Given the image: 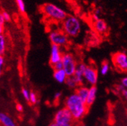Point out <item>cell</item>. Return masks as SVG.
Segmentation results:
<instances>
[{
  "mask_svg": "<svg viewBox=\"0 0 127 126\" xmlns=\"http://www.w3.org/2000/svg\"><path fill=\"white\" fill-rule=\"evenodd\" d=\"M42 11L48 18L57 22H63L68 16L65 10L53 3H45L43 5Z\"/></svg>",
  "mask_w": 127,
  "mask_h": 126,
  "instance_id": "obj_3",
  "label": "cell"
},
{
  "mask_svg": "<svg viewBox=\"0 0 127 126\" xmlns=\"http://www.w3.org/2000/svg\"><path fill=\"white\" fill-rule=\"evenodd\" d=\"M89 87L82 85H79L74 91L79 97V98H80L83 101L86 102L87 97H88V94H89Z\"/></svg>",
  "mask_w": 127,
  "mask_h": 126,
  "instance_id": "obj_15",
  "label": "cell"
},
{
  "mask_svg": "<svg viewBox=\"0 0 127 126\" xmlns=\"http://www.w3.org/2000/svg\"><path fill=\"white\" fill-rule=\"evenodd\" d=\"M77 126H88V125H86V124H80V125H78V124H77Z\"/></svg>",
  "mask_w": 127,
  "mask_h": 126,
  "instance_id": "obj_32",
  "label": "cell"
},
{
  "mask_svg": "<svg viewBox=\"0 0 127 126\" xmlns=\"http://www.w3.org/2000/svg\"><path fill=\"white\" fill-rule=\"evenodd\" d=\"M114 67L120 72H127V54L124 51L114 53L111 57Z\"/></svg>",
  "mask_w": 127,
  "mask_h": 126,
  "instance_id": "obj_7",
  "label": "cell"
},
{
  "mask_svg": "<svg viewBox=\"0 0 127 126\" xmlns=\"http://www.w3.org/2000/svg\"><path fill=\"white\" fill-rule=\"evenodd\" d=\"M61 62L63 64V70L66 72L67 76H73L78 65L74 54L71 52H64Z\"/></svg>",
  "mask_w": 127,
  "mask_h": 126,
  "instance_id": "obj_4",
  "label": "cell"
},
{
  "mask_svg": "<svg viewBox=\"0 0 127 126\" xmlns=\"http://www.w3.org/2000/svg\"><path fill=\"white\" fill-rule=\"evenodd\" d=\"M32 104H36L38 103V98L36 94L33 91H30V101Z\"/></svg>",
  "mask_w": 127,
  "mask_h": 126,
  "instance_id": "obj_21",
  "label": "cell"
},
{
  "mask_svg": "<svg viewBox=\"0 0 127 126\" xmlns=\"http://www.w3.org/2000/svg\"><path fill=\"white\" fill-rule=\"evenodd\" d=\"M97 92H98V88L96 86H90L89 87V94H88V97H87V99L86 101V103L89 107H90L95 103V101L97 97Z\"/></svg>",
  "mask_w": 127,
  "mask_h": 126,
  "instance_id": "obj_13",
  "label": "cell"
},
{
  "mask_svg": "<svg viewBox=\"0 0 127 126\" xmlns=\"http://www.w3.org/2000/svg\"><path fill=\"white\" fill-rule=\"evenodd\" d=\"M16 109H17V111L19 112V113H22L24 111V107L20 103H18L16 105Z\"/></svg>",
  "mask_w": 127,
  "mask_h": 126,
  "instance_id": "obj_28",
  "label": "cell"
},
{
  "mask_svg": "<svg viewBox=\"0 0 127 126\" xmlns=\"http://www.w3.org/2000/svg\"><path fill=\"white\" fill-rule=\"evenodd\" d=\"M49 38L52 45H55L60 48H65L70 44V38L62 29H54L49 33Z\"/></svg>",
  "mask_w": 127,
  "mask_h": 126,
  "instance_id": "obj_5",
  "label": "cell"
},
{
  "mask_svg": "<svg viewBox=\"0 0 127 126\" xmlns=\"http://www.w3.org/2000/svg\"><path fill=\"white\" fill-rule=\"evenodd\" d=\"M120 84H121L125 88L127 89V76H124V77H123V78H121Z\"/></svg>",
  "mask_w": 127,
  "mask_h": 126,
  "instance_id": "obj_25",
  "label": "cell"
},
{
  "mask_svg": "<svg viewBox=\"0 0 127 126\" xmlns=\"http://www.w3.org/2000/svg\"><path fill=\"white\" fill-rule=\"evenodd\" d=\"M53 69L54 70H62L63 69V64H62V62H58L56 64H55L53 67Z\"/></svg>",
  "mask_w": 127,
  "mask_h": 126,
  "instance_id": "obj_24",
  "label": "cell"
},
{
  "mask_svg": "<svg viewBox=\"0 0 127 126\" xmlns=\"http://www.w3.org/2000/svg\"><path fill=\"white\" fill-rule=\"evenodd\" d=\"M64 104V107H66L71 113L76 123L80 122L86 116L89 109L86 102L79 98L75 91L70 94L65 98Z\"/></svg>",
  "mask_w": 127,
  "mask_h": 126,
  "instance_id": "obj_1",
  "label": "cell"
},
{
  "mask_svg": "<svg viewBox=\"0 0 127 126\" xmlns=\"http://www.w3.org/2000/svg\"><path fill=\"white\" fill-rule=\"evenodd\" d=\"M5 22H6V21H5L4 17H3V15H2V12H0V24L4 26V24H5Z\"/></svg>",
  "mask_w": 127,
  "mask_h": 126,
  "instance_id": "obj_30",
  "label": "cell"
},
{
  "mask_svg": "<svg viewBox=\"0 0 127 126\" xmlns=\"http://www.w3.org/2000/svg\"><path fill=\"white\" fill-rule=\"evenodd\" d=\"M116 91H118L120 94H121V96L123 98V99L127 101V89L125 88L121 84L117 85L116 87Z\"/></svg>",
  "mask_w": 127,
  "mask_h": 126,
  "instance_id": "obj_19",
  "label": "cell"
},
{
  "mask_svg": "<svg viewBox=\"0 0 127 126\" xmlns=\"http://www.w3.org/2000/svg\"><path fill=\"white\" fill-rule=\"evenodd\" d=\"M53 77L55 78V80L60 83V84H64L66 82L67 78H68L66 72L62 70H54L53 73Z\"/></svg>",
  "mask_w": 127,
  "mask_h": 126,
  "instance_id": "obj_14",
  "label": "cell"
},
{
  "mask_svg": "<svg viewBox=\"0 0 127 126\" xmlns=\"http://www.w3.org/2000/svg\"><path fill=\"white\" fill-rule=\"evenodd\" d=\"M15 2H16V4H17L18 10L21 13H24L26 11V5H25V2L24 0H15Z\"/></svg>",
  "mask_w": 127,
  "mask_h": 126,
  "instance_id": "obj_20",
  "label": "cell"
},
{
  "mask_svg": "<svg viewBox=\"0 0 127 126\" xmlns=\"http://www.w3.org/2000/svg\"><path fill=\"white\" fill-rule=\"evenodd\" d=\"M66 85L71 90H76L79 86V85L78 84V82H76V80L74 78L73 76H70L67 78L66 80V82H65Z\"/></svg>",
  "mask_w": 127,
  "mask_h": 126,
  "instance_id": "obj_17",
  "label": "cell"
},
{
  "mask_svg": "<svg viewBox=\"0 0 127 126\" xmlns=\"http://www.w3.org/2000/svg\"><path fill=\"white\" fill-rule=\"evenodd\" d=\"M4 68H5V58L4 56L0 55V78L2 76Z\"/></svg>",
  "mask_w": 127,
  "mask_h": 126,
  "instance_id": "obj_23",
  "label": "cell"
},
{
  "mask_svg": "<svg viewBox=\"0 0 127 126\" xmlns=\"http://www.w3.org/2000/svg\"><path fill=\"white\" fill-rule=\"evenodd\" d=\"M8 48L7 38L4 34L0 35V55L4 56Z\"/></svg>",
  "mask_w": 127,
  "mask_h": 126,
  "instance_id": "obj_16",
  "label": "cell"
},
{
  "mask_svg": "<svg viewBox=\"0 0 127 126\" xmlns=\"http://www.w3.org/2000/svg\"><path fill=\"white\" fill-rule=\"evenodd\" d=\"M86 66L87 65L85 64V63H83V62L78 63L76 73L73 75L74 78L76 80V82H78V84L79 85H84L83 84L85 82V81H84V72L86 70Z\"/></svg>",
  "mask_w": 127,
  "mask_h": 126,
  "instance_id": "obj_10",
  "label": "cell"
},
{
  "mask_svg": "<svg viewBox=\"0 0 127 126\" xmlns=\"http://www.w3.org/2000/svg\"><path fill=\"white\" fill-rule=\"evenodd\" d=\"M93 28L95 32L100 35H104L107 33L108 30L107 24L102 19H99L93 22Z\"/></svg>",
  "mask_w": 127,
  "mask_h": 126,
  "instance_id": "obj_11",
  "label": "cell"
},
{
  "mask_svg": "<svg viewBox=\"0 0 127 126\" xmlns=\"http://www.w3.org/2000/svg\"><path fill=\"white\" fill-rule=\"evenodd\" d=\"M2 14L3 17H4V18H5V20L6 22L11 21V15L9 14V13H8L7 11H2Z\"/></svg>",
  "mask_w": 127,
  "mask_h": 126,
  "instance_id": "obj_26",
  "label": "cell"
},
{
  "mask_svg": "<svg viewBox=\"0 0 127 126\" xmlns=\"http://www.w3.org/2000/svg\"><path fill=\"white\" fill-rule=\"evenodd\" d=\"M64 52L61 51V48L55 45H52L51 47V53H50V59L49 63L53 67L57 63L61 62L62 59Z\"/></svg>",
  "mask_w": 127,
  "mask_h": 126,
  "instance_id": "obj_9",
  "label": "cell"
},
{
  "mask_svg": "<svg viewBox=\"0 0 127 126\" xmlns=\"http://www.w3.org/2000/svg\"><path fill=\"white\" fill-rule=\"evenodd\" d=\"M61 29L69 38H76L82 30V23L74 15H68L61 24Z\"/></svg>",
  "mask_w": 127,
  "mask_h": 126,
  "instance_id": "obj_2",
  "label": "cell"
},
{
  "mask_svg": "<svg viewBox=\"0 0 127 126\" xmlns=\"http://www.w3.org/2000/svg\"><path fill=\"white\" fill-rule=\"evenodd\" d=\"M53 122L60 125L76 124L71 113L66 107H61L57 110L53 119Z\"/></svg>",
  "mask_w": 127,
  "mask_h": 126,
  "instance_id": "obj_6",
  "label": "cell"
},
{
  "mask_svg": "<svg viewBox=\"0 0 127 126\" xmlns=\"http://www.w3.org/2000/svg\"><path fill=\"white\" fill-rule=\"evenodd\" d=\"M84 81L89 87L96 86L98 81V71L97 68L92 65H87L84 72Z\"/></svg>",
  "mask_w": 127,
  "mask_h": 126,
  "instance_id": "obj_8",
  "label": "cell"
},
{
  "mask_svg": "<svg viewBox=\"0 0 127 126\" xmlns=\"http://www.w3.org/2000/svg\"><path fill=\"white\" fill-rule=\"evenodd\" d=\"M110 65L109 63L107 61H104L101 65L100 73L102 76H106L110 72Z\"/></svg>",
  "mask_w": 127,
  "mask_h": 126,
  "instance_id": "obj_18",
  "label": "cell"
},
{
  "mask_svg": "<svg viewBox=\"0 0 127 126\" xmlns=\"http://www.w3.org/2000/svg\"><path fill=\"white\" fill-rule=\"evenodd\" d=\"M0 126H17L14 119L8 113L0 111Z\"/></svg>",
  "mask_w": 127,
  "mask_h": 126,
  "instance_id": "obj_12",
  "label": "cell"
},
{
  "mask_svg": "<svg viewBox=\"0 0 127 126\" xmlns=\"http://www.w3.org/2000/svg\"><path fill=\"white\" fill-rule=\"evenodd\" d=\"M3 33H4V26L0 24V35L3 34Z\"/></svg>",
  "mask_w": 127,
  "mask_h": 126,
  "instance_id": "obj_31",
  "label": "cell"
},
{
  "mask_svg": "<svg viewBox=\"0 0 127 126\" xmlns=\"http://www.w3.org/2000/svg\"><path fill=\"white\" fill-rule=\"evenodd\" d=\"M49 126H77V123L73 124V125H60V124H58V123L52 122Z\"/></svg>",
  "mask_w": 127,
  "mask_h": 126,
  "instance_id": "obj_27",
  "label": "cell"
},
{
  "mask_svg": "<svg viewBox=\"0 0 127 126\" xmlns=\"http://www.w3.org/2000/svg\"><path fill=\"white\" fill-rule=\"evenodd\" d=\"M21 94L22 96L24 97V98L27 101H30V91L27 89L26 88H23L21 90Z\"/></svg>",
  "mask_w": 127,
  "mask_h": 126,
  "instance_id": "obj_22",
  "label": "cell"
},
{
  "mask_svg": "<svg viewBox=\"0 0 127 126\" xmlns=\"http://www.w3.org/2000/svg\"><path fill=\"white\" fill-rule=\"evenodd\" d=\"M61 92H60V91H58V92H56L55 94H54V98H55V101H58L60 98H61Z\"/></svg>",
  "mask_w": 127,
  "mask_h": 126,
  "instance_id": "obj_29",
  "label": "cell"
}]
</instances>
